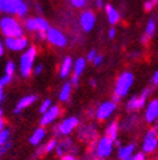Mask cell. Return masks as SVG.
Returning a JSON list of instances; mask_svg holds the SVG:
<instances>
[{
	"mask_svg": "<svg viewBox=\"0 0 158 160\" xmlns=\"http://www.w3.org/2000/svg\"><path fill=\"white\" fill-rule=\"evenodd\" d=\"M133 82H135V76H133L131 72H123V73L118 77L117 82H115L113 100L115 103H118L122 98H124L126 95L128 94V91L131 90Z\"/></svg>",
	"mask_w": 158,
	"mask_h": 160,
	"instance_id": "cell-1",
	"label": "cell"
},
{
	"mask_svg": "<svg viewBox=\"0 0 158 160\" xmlns=\"http://www.w3.org/2000/svg\"><path fill=\"white\" fill-rule=\"evenodd\" d=\"M0 30L5 38L23 35V28L12 16H4L0 18Z\"/></svg>",
	"mask_w": 158,
	"mask_h": 160,
	"instance_id": "cell-2",
	"label": "cell"
},
{
	"mask_svg": "<svg viewBox=\"0 0 158 160\" xmlns=\"http://www.w3.org/2000/svg\"><path fill=\"white\" fill-rule=\"evenodd\" d=\"M36 58V48L34 46L27 47V50L22 53L20 59V73L22 77H29L34 70V61Z\"/></svg>",
	"mask_w": 158,
	"mask_h": 160,
	"instance_id": "cell-3",
	"label": "cell"
},
{
	"mask_svg": "<svg viewBox=\"0 0 158 160\" xmlns=\"http://www.w3.org/2000/svg\"><path fill=\"white\" fill-rule=\"evenodd\" d=\"M151 94H152L151 87H145V89L140 92V95H135V97L130 98V100L127 102V104H126L127 111L135 112V111H139L143 107H145V103H146L148 98L151 97Z\"/></svg>",
	"mask_w": 158,
	"mask_h": 160,
	"instance_id": "cell-4",
	"label": "cell"
},
{
	"mask_svg": "<svg viewBox=\"0 0 158 160\" xmlns=\"http://www.w3.org/2000/svg\"><path fill=\"white\" fill-rule=\"evenodd\" d=\"M2 12L9 14H17L20 17L27 13V5L23 0H4Z\"/></svg>",
	"mask_w": 158,
	"mask_h": 160,
	"instance_id": "cell-5",
	"label": "cell"
},
{
	"mask_svg": "<svg viewBox=\"0 0 158 160\" xmlns=\"http://www.w3.org/2000/svg\"><path fill=\"white\" fill-rule=\"evenodd\" d=\"M158 148V134L156 126L151 128L146 134L144 135L143 145H141V151H144L145 154H152Z\"/></svg>",
	"mask_w": 158,
	"mask_h": 160,
	"instance_id": "cell-6",
	"label": "cell"
},
{
	"mask_svg": "<svg viewBox=\"0 0 158 160\" xmlns=\"http://www.w3.org/2000/svg\"><path fill=\"white\" fill-rule=\"evenodd\" d=\"M114 141L112 138H109L108 135L105 134L104 137H101L99 141H97V145H96V148H95V151H96V155L101 159H105L108 156H110V154H112L113 151V147H114Z\"/></svg>",
	"mask_w": 158,
	"mask_h": 160,
	"instance_id": "cell-7",
	"label": "cell"
},
{
	"mask_svg": "<svg viewBox=\"0 0 158 160\" xmlns=\"http://www.w3.org/2000/svg\"><path fill=\"white\" fill-rule=\"evenodd\" d=\"M79 125V118L77 116H70L62 121L56 126L54 129V133L57 135H69L73 130H75Z\"/></svg>",
	"mask_w": 158,
	"mask_h": 160,
	"instance_id": "cell-8",
	"label": "cell"
},
{
	"mask_svg": "<svg viewBox=\"0 0 158 160\" xmlns=\"http://www.w3.org/2000/svg\"><path fill=\"white\" fill-rule=\"evenodd\" d=\"M4 44H5V47L8 50L14 51V52H20V51H23V50H27L29 41H27V38H25L23 35L11 37V38H5Z\"/></svg>",
	"mask_w": 158,
	"mask_h": 160,
	"instance_id": "cell-9",
	"label": "cell"
},
{
	"mask_svg": "<svg viewBox=\"0 0 158 160\" xmlns=\"http://www.w3.org/2000/svg\"><path fill=\"white\" fill-rule=\"evenodd\" d=\"M115 109H117V103L114 100L104 102L99 106V108L96 111V117H97V120H100V121H104V120L109 118L114 113Z\"/></svg>",
	"mask_w": 158,
	"mask_h": 160,
	"instance_id": "cell-10",
	"label": "cell"
},
{
	"mask_svg": "<svg viewBox=\"0 0 158 160\" xmlns=\"http://www.w3.org/2000/svg\"><path fill=\"white\" fill-rule=\"evenodd\" d=\"M47 35V41H48L53 46H57V47H64L67 43V39L65 37V34H62V31H60L58 29H54V28H49L48 31L45 33Z\"/></svg>",
	"mask_w": 158,
	"mask_h": 160,
	"instance_id": "cell-11",
	"label": "cell"
},
{
	"mask_svg": "<svg viewBox=\"0 0 158 160\" xmlns=\"http://www.w3.org/2000/svg\"><path fill=\"white\" fill-rule=\"evenodd\" d=\"M79 23H81L82 29L86 31V33H88L91 31L93 28H95V23H96V16L92 11H84L81 17H79Z\"/></svg>",
	"mask_w": 158,
	"mask_h": 160,
	"instance_id": "cell-12",
	"label": "cell"
},
{
	"mask_svg": "<svg viewBox=\"0 0 158 160\" xmlns=\"http://www.w3.org/2000/svg\"><path fill=\"white\" fill-rule=\"evenodd\" d=\"M144 118L148 124H153L158 120V99H153L148 103L145 108Z\"/></svg>",
	"mask_w": 158,
	"mask_h": 160,
	"instance_id": "cell-13",
	"label": "cell"
},
{
	"mask_svg": "<svg viewBox=\"0 0 158 160\" xmlns=\"http://www.w3.org/2000/svg\"><path fill=\"white\" fill-rule=\"evenodd\" d=\"M61 113V109L58 106H52L47 112H44L42 118H40V126H47L52 124L54 120H56Z\"/></svg>",
	"mask_w": 158,
	"mask_h": 160,
	"instance_id": "cell-14",
	"label": "cell"
},
{
	"mask_svg": "<svg viewBox=\"0 0 158 160\" xmlns=\"http://www.w3.org/2000/svg\"><path fill=\"white\" fill-rule=\"evenodd\" d=\"M135 143H130L126 146H119L118 148V159L119 160H128L132 158V155L135 154Z\"/></svg>",
	"mask_w": 158,
	"mask_h": 160,
	"instance_id": "cell-15",
	"label": "cell"
},
{
	"mask_svg": "<svg viewBox=\"0 0 158 160\" xmlns=\"http://www.w3.org/2000/svg\"><path fill=\"white\" fill-rule=\"evenodd\" d=\"M36 100V95H26V97H23V98H21V100H18V103H17V106H16V108H14V113L16 115H18V113H21V111H23L25 108H27V107H30L33 103Z\"/></svg>",
	"mask_w": 158,
	"mask_h": 160,
	"instance_id": "cell-16",
	"label": "cell"
},
{
	"mask_svg": "<svg viewBox=\"0 0 158 160\" xmlns=\"http://www.w3.org/2000/svg\"><path fill=\"white\" fill-rule=\"evenodd\" d=\"M73 67H74L73 59L70 58V56H66V58L62 60V62H61V67H60V77H61V78H66V77L70 74V72H72Z\"/></svg>",
	"mask_w": 158,
	"mask_h": 160,
	"instance_id": "cell-17",
	"label": "cell"
},
{
	"mask_svg": "<svg viewBox=\"0 0 158 160\" xmlns=\"http://www.w3.org/2000/svg\"><path fill=\"white\" fill-rule=\"evenodd\" d=\"M105 12H106L108 21H109V23H112V25H115V23H118V21L121 20L119 12H118L113 5L106 4V5H105Z\"/></svg>",
	"mask_w": 158,
	"mask_h": 160,
	"instance_id": "cell-18",
	"label": "cell"
},
{
	"mask_svg": "<svg viewBox=\"0 0 158 160\" xmlns=\"http://www.w3.org/2000/svg\"><path fill=\"white\" fill-rule=\"evenodd\" d=\"M45 137V129L42 126V128H38V129L33 133V135L30 137V143L33 146H38Z\"/></svg>",
	"mask_w": 158,
	"mask_h": 160,
	"instance_id": "cell-19",
	"label": "cell"
},
{
	"mask_svg": "<svg viewBox=\"0 0 158 160\" xmlns=\"http://www.w3.org/2000/svg\"><path fill=\"white\" fill-rule=\"evenodd\" d=\"M118 132H119V124H118L117 121H112V122L108 125L105 134L108 135L109 138H112L115 142L118 139Z\"/></svg>",
	"mask_w": 158,
	"mask_h": 160,
	"instance_id": "cell-20",
	"label": "cell"
},
{
	"mask_svg": "<svg viewBox=\"0 0 158 160\" xmlns=\"http://www.w3.org/2000/svg\"><path fill=\"white\" fill-rule=\"evenodd\" d=\"M79 137H83L82 139H95L96 133H95L92 126H84L79 130Z\"/></svg>",
	"mask_w": 158,
	"mask_h": 160,
	"instance_id": "cell-21",
	"label": "cell"
},
{
	"mask_svg": "<svg viewBox=\"0 0 158 160\" xmlns=\"http://www.w3.org/2000/svg\"><path fill=\"white\" fill-rule=\"evenodd\" d=\"M86 61H87V59H83V58H79V59L75 60L74 67H73V69H74V74L81 76V74L83 73L84 69H86Z\"/></svg>",
	"mask_w": 158,
	"mask_h": 160,
	"instance_id": "cell-22",
	"label": "cell"
},
{
	"mask_svg": "<svg viewBox=\"0 0 158 160\" xmlns=\"http://www.w3.org/2000/svg\"><path fill=\"white\" fill-rule=\"evenodd\" d=\"M156 29H157L156 20H154V18H151V20L148 21L146 26H145V33H144V35H145L146 38L151 39V38L154 35V33H156Z\"/></svg>",
	"mask_w": 158,
	"mask_h": 160,
	"instance_id": "cell-23",
	"label": "cell"
},
{
	"mask_svg": "<svg viewBox=\"0 0 158 160\" xmlns=\"http://www.w3.org/2000/svg\"><path fill=\"white\" fill-rule=\"evenodd\" d=\"M70 94H72V83H65L64 86H62L61 91H60L58 98H60L61 102H66L70 98Z\"/></svg>",
	"mask_w": 158,
	"mask_h": 160,
	"instance_id": "cell-24",
	"label": "cell"
},
{
	"mask_svg": "<svg viewBox=\"0 0 158 160\" xmlns=\"http://www.w3.org/2000/svg\"><path fill=\"white\" fill-rule=\"evenodd\" d=\"M25 28L29 31H38V20H36V17H29L25 21Z\"/></svg>",
	"mask_w": 158,
	"mask_h": 160,
	"instance_id": "cell-25",
	"label": "cell"
},
{
	"mask_svg": "<svg viewBox=\"0 0 158 160\" xmlns=\"http://www.w3.org/2000/svg\"><path fill=\"white\" fill-rule=\"evenodd\" d=\"M7 142H9V130L4 128V129L0 132V146L5 145Z\"/></svg>",
	"mask_w": 158,
	"mask_h": 160,
	"instance_id": "cell-26",
	"label": "cell"
},
{
	"mask_svg": "<svg viewBox=\"0 0 158 160\" xmlns=\"http://www.w3.org/2000/svg\"><path fill=\"white\" fill-rule=\"evenodd\" d=\"M57 145H58L57 139H51V141L45 145V152H52V151H56Z\"/></svg>",
	"mask_w": 158,
	"mask_h": 160,
	"instance_id": "cell-27",
	"label": "cell"
},
{
	"mask_svg": "<svg viewBox=\"0 0 158 160\" xmlns=\"http://www.w3.org/2000/svg\"><path fill=\"white\" fill-rule=\"evenodd\" d=\"M14 70H16V65L13 61H8L7 65H5V74L8 76H13L14 74Z\"/></svg>",
	"mask_w": 158,
	"mask_h": 160,
	"instance_id": "cell-28",
	"label": "cell"
},
{
	"mask_svg": "<svg viewBox=\"0 0 158 160\" xmlns=\"http://www.w3.org/2000/svg\"><path fill=\"white\" fill-rule=\"evenodd\" d=\"M51 107H52V103H51V100H49V99L43 100L42 106H40V113H44V112H47V111H48Z\"/></svg>",
	"mask_w": 158,
	"mask_h": 160,
	"instance_id": "cell-29",
	"label": "cell"
},
{
	"mask_svg": "<svg viewBox=\"0 0 158 160\" xmlns=\"http://www.w3.org/2000/svg\"><path fill=\"white\" fill-rule=\"evenodd\" d=\"M70 3H72L73 7H75V8H83L87 3V0H70Z\"/></svg>",
	"mask_w": 158,
	"mask_h": 160,
	"instance_id": "cell-30",
	"label": "cell"
},
{
	"mask_svg": "<svg viewBox=\"0 0 158 160\" xmlns=\"http://www.w3.org/2000/svg\"><path fill=\"white\" fill-rule=\"evenodd\" d=\"M12 147V142L9 141V142H7L5 143V145H3V146H0V155H4L5 152H7V151L8 150H9Z\"/></svg>",
	"mask_w": 158,
	"mask_h": 160,
	"instance_id": "cell-31",
	"label": "cell"
},
{
	"mask_svg": "<svg viewBox=\"0 0 158 160\" xmlns=\"http://www.w3.org/2000/svg\"><path fill=\"white\" fill-rule=\"evenodd\" d=\"M130 160H145V152H144V151H141V152L133 154Z\"/></svg>",
	"mask_w": 158,
	"mask_h": 160,
	"instance_id": "cell-32",
	"label": "cell"
},
{
	"mask_svg": "<svg viewBox=\"0 0 158 160\" xmlns=\"http://www.w3.org/2000/svg\"><path fill=\"white\" fill-rule=\"evenodd\" d=\"M97 55H99V53H97V51H96V50H91L88 53H87V60L91 61V62H93L95 58H96Z\"/></svg>",
	"mask_w": 158,
	"mask_h": 160,
	"instance_id": "cell-33",
	"label": "cell"
},
{
	"mask_svg": "<svg viewBox=\"0 0 158 160\" xmlns=\"http://www.w3.org/2000/svg\"><path fill=\"white\" fill-rule=\"evenodd\" d=\"M154 7H156V5L152 3V0H146V2L144 3V11H145V12H151Z\"/></svg>",
	"mask_w": 158,
	"mask_h": 160,
	"instance_id": "cell-34",
	"label": "cell"
},
{
	"mask_svg": "<svg viewBox=\"0 0 158 160\" xmlns=\"http://www.w3.org/2000/svg\"><path fill=\"white\" fill-rule=\"evenodd\" d=\"M102 60H104V56H102V55H97L96 58H95V60H93V65L99 67L100 64L102 62Z\"/></svg>",
	"mask_w": 158,
	"mask_h": 160,
	"instance_id": "cell-35",
	"label": "cell"
},
{
	"mask_svg": "<svg viewBox=\"0 0 158 160\" xmlns=\"http://www.w3.org/2000/svg\"><path fill=\"white\" fill-rule=\"evenodd\" d=\"M64 152H65V150H64V147H62L60 143L57 145V147H56V154H57V156H60V158H62L64 156Z\"/></svg>",
	"mask_w": 158,
	"mask_h": 160,
	"instance_id": "cell-36",
	"label": "cell"
},
{
	"mask_svg": "<svg viewBox=\"0 0 158 160\" xmlns=\"http://www.w3.org/2000/svg\"><path fill=\"white\" fill-rule=\"evenodd\" d=\"M34 74L35 76H39V74H40L42 73V72H43V65H42V64H39V65H36L35 68H34Z\"/></svg>",
	"mask_w": 158,
	"mask_h": 160,
	"instance_id": "cell-37",
	"label": "cell"
},
{
	"mask_svg": "<svg viewBox=\"0 0 158 160\" xmlns=\"http://www.w3.org/2000/svg\"><path fill=\"white\" fill-rule=\"evenodd\" d=\"M70 83H72L73 86H78L79 85V76H77V74H74L73 77H72V81H70Z\"/></svg>",
	"mask_w": 158,
	"mask_h": 160,
	"instance_id": "cell-38",
	"label": "cell"
},
{
	"mask_svg": "<svg viewBox=\"0 0 158 160\" xmlns=\"http://www.w3.org/2000/svg\"><path fill=\"white\" fill-rule=\"evenodd\" d=\"M152 83L158 86V70H156L153 73V76H152Z\"/></svg>",
	"mask_w": 158,
	"mask_h": 160,
	"instance_id": "cell-39",
	"label": "cell"
},
{
	"mask_svg": "<svg viewBox=\"0 0 158 160\" xmlns=\"http://www.w3.org/2000/svg\"><path fill=\"white\" fill-rule=\"evenodd\" d=\"M61 160H78L75 156H73L72 154H67V155H64L61 158Z\"/></svg>",
	"mask_w": 158,
	"mask_h": 160,
	"instance_id": "cell-40",
	"label": "cell"
},
{
	"mask_svg": "<svg viewBox=\"0 0 158 160\" xmlns=\"http://www.w3.org/2000/svg\"><path fill=\"white\" fill-rule=\"evenodd\" d=\"M115 29L114 28H112V29H109V33H108V37H109V39H113L114 37H115Z\"/></svg>",
	"mask_w": 158,
	"mask_h": 160,
	"instance_id": "cell-41",
	"label": "cell"
},
{
	"mask_svg": "<svg viewBox=\"0 0 158 160\" xmlns=\"http://www.w3.org/2000/svg\"><path fill=\"white\" fill-rule=\"evenodd\" d=\"M4 47H5V44L0 41V58H2V56L4 55Z\"/></svg>",
	"mask_w": 158,
	"mask_h": 160,
	"instance_id": "cell-42",
	"label": "cell"
},
{
	"mask_svg": "<svg viewBox=\"0 0 158 160\" xmlns=\"http://www.w3.org/2000/svg\"><path fill=\"white\" fill-rule=\"evenodd\" d=\"M96 5L99 9H101V8H104V2H102V0H96Z\"/></svg>",
	"mask_w": 158,
	"mask_h": 160,
	"instance_id": "cell-43",
	"label": "cell"
},
{
	"mask_svg": "<svg viewBox=\"0 0 158 160\" xmlns=\"http://www.w3.org/2000/svg\"><path fill=\"white\" fill-rule=\"evenodd\" d=\"M4 129V120H0V132Z\"/></svg>",
	"mask_w": 158,
	"mask_h": 160,
	"instance_id": "cell-44",
	"label": "cell"
},
{
	"mask_svg": "<svg viewBox=\"0 0 158 160\" xmlns=\"http://www.w3.org/2000/svg\"><path fill=\"white\" fill-rule=\"evenodd\" d=\"M90 83H91V86H96V81H95V79H91V81H90Z\"/></svg>",
	"mask_w": 158,
	"mask_h": 160,
	"instance_id": "cell-45",
	"label": "cell"
},
{
	"mask_svg": "<svg viewBox=\"0 0 158 160\" xmlns=\"http://www.w3.org/2000/svg\"><path fill=\"white\" fill-rule=\"evenodd\" d=\"M0 120H3V111H2V108H0Z\"/></svg>",
	"mask_w": 158,
	"mask_h": 160,
	"instance_id": "cell-46",
	"label": "cell"
},
{
	"mask_svg": "<svg viewBox=\"0 0 158 160\" xmlns=\"http://www.w3.org/2000/svg\"><path fill=\"white\" fill-rule=\"evenodd\" d=\"M156 129H157V134H158V120L156 121Z\"/></svg>",
	"mask_w": 158,
	"mask_h": 160,
	"instance_id": "cell-47",
	"label": "cell"
},
{
	"mask_svg": "<svg viewBox=\"0 0 158 160\" xmlns=\"http://www.w3.org/2000/svg\"><path fill=\"white\" fill-rule=\"evenodd\" d=\"M152 3H153L154 5H157V4H158V0H152Z\"/></svg>",
	"mask_w": 158,
	"mask_h": 160,
	"instance_id": "cell-48",
	"label": "cell"
},
{
	"mask_svg": "<svg viewBox=\"0 0 158 160\" xmlns=\"http://www.w3.org/2000/svg\"><path fill=\"white\" fill-rule=\"evenodd\" d=\"M0 3H4V0H0Z\"/></svg>",
	"mask_w": 158,
	"mask_h": 160,
	"instance_id": "cell-49",
	"label": "cell"
},
{
	"mask_svg": "<svg viewBox=\"0 0 158 160\" xmlns=\"http://www.w3.org/2000/svg\"><path fill=\"white\" fill-rule=\"evenodd\" d=\"M128 160H130V159H128Z\"/></svg>",
	"mask_w": 158,
	"mask_h": 160,
	"instance_id": "cell-50",
	"label": "cell"
}]
</instances>
